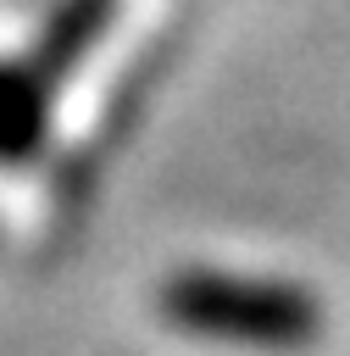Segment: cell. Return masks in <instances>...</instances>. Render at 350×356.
<instances>
[{
    "label": "cell",
    "mask_w": 350,
    "mask_h": 356,
    "mask_svg": "<svg viewBox=\"0 0 350 356\" xmlns=\"http://www.w3.org/2000/svg\"><path fill=\"white\" fill-rule=\"evenodd\" d=\"M167 328L244 350H306L322 334V300L294 278H250L217 267H178L156 289Z\"/></svg>",
    "instance_id": "6da1fadb"
},
{
    "label": "cell",
    "mask_w": 350,
    "mask_h": 356,
    "mask_svg": "<svg viewBox=\"0 0 350 356\" xmlns=\"http://www.w3.org/2000/svg\"><path fill=\"white\" fill-rule=\"evenodd\" d=\"M111 17H117V0H61V6L44 17V28L33 33L28 67H33L50 89L67 83V78L83 67V56L94 50V39L111 28Z\"/></svg>",
    "instance_id": "7a4b0ae2"
},
{
    "label": "cell",
    "mask_w": 350,
    "mask_h": 356,
    "mask_svg": "<svg viewBox=\"0 0 350 356\" xmlns=\"http://www.w3.org/2000/svg\"><path fill=\"white\" fill-rule=\"evenodd\" d=\"M50 139V83L22 61H0V161L22 167Z\"/></svg>",
    "instance_id": "3957f363"
}]
</instances>
